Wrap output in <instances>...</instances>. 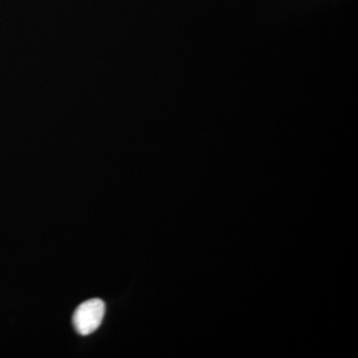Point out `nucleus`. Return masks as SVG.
I'll list each match as a JSON object with an SVG mask.
<instances>
[{
  "label": "nucleus",
  "instance_id": "f257e3e1",
  "mask_svg": "<svg viewBox=\"0 0 358 358\" xmlns=\"http://www.w3.org/2000/svg\"><path fill=\"white\" fill-rule=\"evenodd\" d=\"M105 315V304L101 299H90L80 304L73 315V327L77 333L87 336L96 332Z\"/></svg>",
  "mask_w": 358,
  "mask_h": 358
}]
</instances>
